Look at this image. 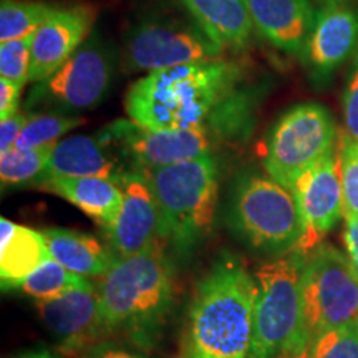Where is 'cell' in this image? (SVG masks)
<instances>
[{
	"instance_id": "1",
	"label": "cell",
	"mask_w": 358,
	"mask_h": 358,
	"mask_svg": "<svg viewBox=\"0 0 358 358\" xmlns=\"http://www.w3.org/2000/svg\"><path fill=\"white\" fill-rule=\"evenodd\" d=\"M239 66L222 58L150 71L129 87L124 110L150 129H208L237 138L249 123Z\"/></svg>"
},
{
	"instance_id": "2",
	"label": "cell",
	"mask_w": 358,
	"mask_h": 358,
	"mask_svg": "<svg viewBox=\"0 0 358 358\" xmlns=\"http://www.w3.org/2000/svg\"><path fill=\"white\" fill-rule=\"evenodd\" d=\"M256 294L243 259L222 252L192 295L179 358H249Z\"/></svg>"
},
{
	"instance_id": "3",
	"label": "cell",
	"mask_w": 358,
	"mask_h": 358,
	"mask_svg": "<svg viewBox=\"0 0 358 358\" xmlns=\"http://www.w3.org/2000/svg\"><path fill=\"white\" fill-rule=\"evenodd\" d=\"M173 282V261L164 244L116 259L96 285L106 337L118 335L141 350H153L171 315Z\"/></svg>"
},
{
	"instance_id": "4",
	"label": "cell",
	"mask_w": 358,
	"mask_h": 358,
	"mask_svg": "<svg viewBox=\"0 0 358 358\" xmlns=\"http://www.w3.org/2000/svg\"><path fill=\"white\" fill-rule=\"evenodd\" d=\"M143 173L159 209L161 243L179 261H187L213 229L219 189L216 159L206 155Z\"/></svg>"
},
{
	"instance_id": "5",
	"label": "cell",
	"mask_w": 358,
	"mask_h": 358,
	"mask_svg": "<svg viewBox=\"0 0 358 358\" xmlns=\"http://www.w3.org/2000/svg\"><path fill=\"white\" fill-rule=\"evenodd\" d=\"M306 254L292 250L256 268L257 294L249 358H308L302 306Z\"/></svg>"
},
{
	"instance_id": "6",
	"label": "cell",
	"mask_w": 358,
	"mask_h": 358,
	"mask_svg": "<svg viewBox=\"0 0 358 358\" xmlns=\"http://www.w3.org/2000/svg\"><path fill=\"white\" fill-rule=\"evenodd\" d=\"M227 226L254 252L280 257L299 249L302 222L292 191L271 176L244 173L232 186Z\"/></svg>"
},
{
	"instance_id": "7",
	"label": "cell",
	"mask_w": 358,
	"mask_h": 358,
	"mask_svg": "<svg viewBox=\"0 0 358 358\" xmlns=\"http://www.w3.org/2000/svg\"><path fill=\"white\" fill-rule=\"evenodd\" d=\"M337 127L319 103H302L285 111L262 141V166L282 186L292 187L303 171L337 150Z\"/></svg>"
},
{
	"instance_id": "8",
	"label": "cell",
	"mask_w": 358,
	"mask_h": 358,
	"mask_svg": "<svg viewBox=\"0 0 358 358\" xmlns=\"http://www.w3.org/2000/svg\"><path fill=\"white\" fill-rule=\"evenodd\" d=\"M302 306L310 345L322 334L358 322V279L335 245L322 243L306 254Z\"/></svg>"
},
{
	"instance_id": "9",
	"label": "cell",
	"mask_w": 358,
	"mask_h": 358,
	"mask_svg": "<svg viewBox=\"0 0 358 358\" xmlns=\"http://www.w3.org/2000/svg\"><path fill=\"white\" fill-rule=\"evenodd\" d=\"M113 69L108 45L98 35H90L50 78L35 83L27 96L25 110L29 111L34 105L62 111L95 108L108 93Z\"/></svg>"
},
{
	"instance_id": "10",
	"label": "cell",
	"mask_w": 358,
	"mask_h": 358,
	"mask_svg": "<svg viewBox=\"0 0 358 358\" xmlns=\"http://www.w3.org/2000/svg\"><path fill=\"white\" fill-rule=\"evenodd\" d=\"M222 48L194 22L168 15L143 17L127 34V64L134 71H156L219 58Z\"/></svg>"
},
{
	"instance_id": "11",
	"label": "cell",
	"mask_w": 358,
	"mask_h": 358,
	"mask_svg": "<svg viewBox=\"0 0 358 358\" xmlns=\"http://www.w3.org/2000/svg\"><path fill=\"white\" fill-rule=\"evenodd\" d=\"M101 131L127 159L128 169L136 171H153L213 155L216 136L208 129H150L133 120H118Z\"/></svg>"
},
{
	"instance_id": "12",
	"label": "cell",
	"mask_w": 358,
	"mask_h": 358,
	"mask_svg": "<svg viewBox=\"0 0 358 358\" xmlns=\"http://www.w3.org/2000/svg\"><path fill=\"white\" fill-rule=\"evenodd\" d=\"M290 191L302 222V239L297 250L308 254L322 244L324 237L343 216L338 148L335 153L303 171L295 179Z\"/></svg>"
},
{
	"instance_id": "13",
	"label": "cell",
	"mask_w": 358,
	"mask_h": 358,
	"mask_svg": "<svg viewBox=\"0 0 358 358\" xmlns=\"http://www.w3.org/2000/svg\"><path fill=\"white\" fill-rule=\"evenodd\" d=\"M358 50V8L352 0H327L302 52V60L315 82L325 83L340 65Z\"/></svg>"
},
{
	"instance_id": "14",
	"label": "cell",
	"mask_w": 358,
	"mask_h": 358,
	"mask_svg": "<svg viewBox=\"0 0 358 358\" xmlns=\"http://www.w3.org/2000/svg\"><path fill=\"white\" fill-rule=\"evenodd\" d=\"M118 182L123 191L122 211L116 221L103 231L116 256L128 257L161 243L159 209L143 171L128 169L120 176Z\"/></svg>"
},
{
	"instance_id": "15",
	"label": "cell",
	"mask_w": 358,
	"mask_h": 358,
	"mask_svg": "<svg viewBox=\"0 0 358 358\" xmlns=\"http://www.w3.org/2000/svg\"><path fill=\"white\" fill-rule=\"evenodd\" d=\"M35 308L66 355L85 353L106 337L96 287L75 289L47 301H35Z\"/></svg>"
},
{
	"instance_id": "16",
	"label": "cell",
	"mask_w": 358,
	"mask_h": 358,
	"mask_svg": "<svg viewBox=\"0 0 358 358\" xmlns=\"http://www.w3.org/2000/svg\"><path fill=\"white\" fill-rule=\"evenodd\" d=\"M95 10L88 6L55 8L34 34L30 45V82L50 78L92 32Z\"/></svg>"
},
{
	"instance_id": "17",
	"label": "cell",
	"mask_w": 358,
	"mask_h": 358,
	"mask_svg": "<svg viewBox=\"0 0 358 358\" xmlns=\"http://www.w3.org/2000/svg\"><path fill=\"white\" fill-rule=\"evenodd\" d=\"M254 29L279 50L302 55L315 22L310 0H245Z\"/></svg>"
},
{
	"instance_id": "18",
	"label": "cell",
	"mask_w": 358,
	"mask_h": 358,
	"mask_svg": "<svg viewBox=\"0 0 358 358\" xmlns=\"http://www.w3.org/2000/svg\"><path fill=\"white\" fill-rule=\"evenodd\" d=\"M111 150L113 146L110 145L108 138L103 131H98L93 136L75 134L60 140L53 148L42 182L50 178L88 176L110 178L118 181L127 169L118 166V161Z\"/></svg>"
},
{
	"instance_id": "19",
	"label": "cell",
	"mask_w": 358,
	"mask_h": 358,
	"mask_svg": "<svg viewBox=\"0 0 358 358\" xmlns=\"http://www.w3.org/2000/svg\"><path fill=\"white\" fill-rule=\"evenodd\" d=\"M55 192L75 208L92 217L103 229L116 221L123 206V191L116 179L110 178H50L40 185Z\"/></svg>"
},
{
	"instance_id": "20",
	"label": "cell",
	"mask_w": 358,
	"mask_h": 358,
	"mask_svg": "<svg viewBox=\"0 0 358 358\" xmlns=\"http://www.w3.org/2000/svg\"><path fill=\"white\" fill-rule=\"evenodd\" d=\"M50 250L42 231L0 219V284L2 290L19 289L27 277L47 261Z\"/></svg>"
},
{
	"instance_id": "21",
	"label": "cell",
	"mask_w": 358,
	"mask_h": 358,
	"mask_svg": "<svg viewBox=\"0 0 358 358\" xmlns=\"http://www.w3.org/2000/svg\"><path fill=\"white\" fill-rule=\"evenodd\" d=\"M192 22L222 48L241 50L254 25L245 0H179Z\"/></svg>"
},
{
	"instance_id": "22",
	"label": "cell",
	"mask_w": 358,
	"mask_h": 358,
	"mask_svg": "<svg viewBox=\"0 0 358 358\" xmlns=\"http://www.w3.org/2000/svg\"><path fill=\"white\" fill-rule=\"evenodd\" d=\"M42 234L50 256L87 279H100L118 259L108 244L87 232L50 227L43 229Z\"/></svg>"
},
{
	"instance_id": "23",
	"label": "cell",
	"mask_w": 358,
	"mask_h": 358,
	"mask_svg": "<svg viewBox=\"0 0 358 358\" xmlns=\"http://www.w3.org/2000/svg\"><path fill=\"white\" fill-rule=\"evenodd\" d=\"M95 285L87 277L75 274L70 268L62 266L53 257L40 264L27 279L22 282L20 290L35 301H47L75 289H93Z\"/></svg>"
},
{
	"instance_id": "24",
	"label": "cell",
	"mask_w": 358,
	"mask_h": 358,
	"mask_svg": "<svg viewBox=\"0 0 358 358\" xmlns=\"http://www.w3.org/2000/svg\"><path fill=\"white\" fill-rule=\"evenodd\" d=\"M53 146L17 150L12 148L0 155V179L6 187L38 186L47 171Z\"/></svg>"
},
{
	"instance_id": "25",
	"label": "cell",
	"mask_w": 358,
	"mask_h": 358,
	"mask_svg": "<svg viewBox=\"0 0 358 358\" xmlns=\"http://www.w3.org/2000/svg\"><path fill=\"white\" fill-rule=\"evenodd\" d=\"M57 7L32 0L0 2V43L32 37Z\"/></svg>"
},
{
	"instance_id": "26",
	"label": "cell",
	"mask_w": 358,
	"mask_h": 358,
	"mask_svg": "<svg viewBox=\"0 0 358 358\" xmlns=\"http://www.w3.org/2000/svg\"><path fill=\"white\" fill-rule=\"evenodd\" d=\"M83 123L85 120L78 118V116H66L62 113H34L13 148H17V150H32V148L53 146L60 141L62 136H65L71 129L82 127Z\"/></svg>"
},
{
	"instance_id": "27",
	"label": "cell",
	"mask_w": 358,
	"mask_h": 358,
	"mask_svg": "<svg viewBox=\"0 0 358 358\" xmlns=\"http://www.w3.org/2000/svg\"><path fill=\"white\" fill-rule=\"evenodd\" d=\"M340 179L343 191V216L358 217V141L340 134Z\"/></svg>"
},
{
	"instance_id": "28",
	"label": "cell",
	"mask_w": 358,
	"mask_h": 358,
	"mask_svg": "<svg viewBox=\"0 0 358 358\" xmlns=\"http://www.w3.org/2000/svg\"><path fill=\"white\" fill-rule=\"evenodd\" d=\"M308 358H358V322L317 337L308 350Z\"/></svg>"
},
{
	"instance_id": "29",
	"label": "cell",
	"mask_w": 358,
	"mask_h": 358,
	"mask_svg": "<svg viewBox=\"0 0 358 358\" xmlns=\"http://www.w3.org/2000/svg\"><path fill=\"white\" fill-rule=\"evenodd\" d=\"M32 37L0 43V80H7L20 88H24L25 83L30 82Z\"/></svg>"
},
{
	"instance_id": "30",
	"label": "cell",
	"mask_w": 358,
	"mask_h": 358,
	"mask_svg": "<svg viewBox=\"0 0 358 358\" xmlns=\"http://www.w3.org/2000/svg\"><path fill=\"white\" fill-rule=\"evenodd\" d=\"M342 105L345 133L352 140L358 141V50L355 57H353L352 69L348 71L347 85L342 96Z\"/></svg>"
},
{
	"instance_id": "31",
	"label": "cell",
	"mask_w": 358,
	"mask_h": 358,
	"mask_svg": "<svg viewBox=\"0 0 358 358\" xmlns=\"http://www.w3.org/2000/svg\"><path fill=\"white\" fill-rule=\"evenodd\" d=\"M34 113L30 111H17L15 115L10 116V118L2 120L0 122V155L7 153L8 150H12L15 146L17 140H19L20 133L24 131L27 123L30 122Z\"/></svg>"
},
{
	"instance_id": "32",
	"label": "cell",
	"mask_w": 358,
	"mask_h": 358,
	"mask_svg": "<svg viewBox=\"0 0 358 358\" xmlns=\"http://www.w3.org/2000/svg\"><path fill=\"white\" fill-rule=\"evenodd\" d=\"M82 358H150L138 347L122 345L116 342H100L83 353Z\"/></svg>"
},
{
	"instance_id": "33",
	"label": "cell",
	"mask_w": 358,
	"mask_h": 358,
	"mask_svg": "<svg viewBox=\"0 0 358 358\" xmlns=\"http://www.w3.org/2000/svg\"><path fill=\"white\" fill-rule=\"evenodd\" d=\"M20 92L22 88L17 87L15 83L0 80V122L20 111Z\"/></svg>"
},
{
	"instance_id": "34",
	"label": "cell",
	"mask_w": 358,
	"mask_h": 358,
	"mask_svg": "<svg viewBox=\"0 0 358 358\" xmlns=\"http://www.w3.org/2000/svg\"><path fill=\"white\" fill-rule=\"evenodd\" d=\"M343 244H345L348 261L358 279V217L347 219L345 229H343Z\"/></svg>"
},
{
	"instance_id": "35",
	"label": "cell",
	"mask_w": 358,
	"mask_h": 358,
	"mask_svg": "<svg viewBox=\"0 0 358 358\" xmlns=\"http://www.w3.org/2000/svg\"><path fill=\"white\" fill-rule=\"evenodd\" d=\"M13 358H62V357L57 355V353H53L52 350H47V348H35V350L19 353V355Z\"/></svg>"
},
{
	"instance_id": "36",
	"label": "cell",
	"mask_w": 358,
	"mask_h": 358,
	"mask_svg": "<svg viewBox=\"0 0 358 358\" xmlns=\"http://www.w3.org/2000/svg\"><path fill=\"white\" fill-rule=\"evenodd\" d=\"M320 2H322V3H324V2H327V0H320Z\"/></svg>"
}]
</instances>
